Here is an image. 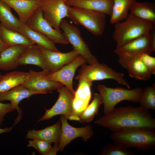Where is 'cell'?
Here are the masks:
<instances>
[{
  "label": "cell",
  "instance_id": "cell-1",
  "mask_svg": "<svg viewBox=\"0 0 155 155\" xmlns=\"http://www.w3.org/2000/svg\"><path fill=\"white\" fill-rule=\"evenodd\" d=\"M94 123L112 132L127 128L145 127L155 128V119L148 110L140 106L115 107Z\"/></svg>",
  "mask_w": 155,
  "mask_h": 155
},
{
  "label": "cell",
  "instance_id": "cell-2",
  "mask_svg": "<svg viewBox=\"0 0 155 155\" xmlns=\"http://www.w3.org/2000/svg\"><path fill=\"white\" fill-rule=\"evenodd\" d=\"M110 137L123 147L147 151L155 147V128L145 127L124 128L113 131Z\"/></svg>",
  "mask_w": 155,
  "mask_h": 155
},
{
  "label": "cell",
  "instance_id": "cell-3",
  "mask_svg": "<svg viewBox=\"0 0 155 155\" xmlns=\"http://www.w3.org/2000/svg\"><path fill=\"white\" fill-rule=\"evenodd\" d=\"M125 20L115 24L113 37L116 43V49L143 35L150 33L154 25L152 23L140 19L131 13Z\"/></svg>",
  "mask_w": 155,
  "mask_h": 155
},
{
  "label": "cell",
  "instance_id": "cell-4",
  "mask_svg": "<svg viewBox=\"0 0 155 155\" xmlns=\"http://www.w3.org/2000/svg\"><path fill=\"white\" fill-rule=\"evenodd\" d=\"M98 89L103 104L104 115L112 111L121 102L127 100L138 102L143 90L138 87L132 89L119 87L111 88L102 84L98 85Z\"/></svg>",
  "mask_w": 155,
  "mask_h": 155
},
{
  "label": "cell",
  "instance_id": "cell-5",
  "mask_svg": "<svg viewBox=\"0 0 155 155\" xmlns=\"http://www.w3.org/2000/svg\"><path fill=\"white\" fill-rule=\"evenodd\" d=\"M75 79H83L93 82L106 79L115 80L118 83L130 89V85L124 78L122 73L117 72L104 63L98 62L87 65L85 63L81 66Z\"/></svg>",
  "mask_w": 155,
  "mask_h": 155
},
{
  "label": "cell",
  "instance_id": "cell-6",
  "mask_svg": "<svg viewBox=\"0 0 155 155\" xmlns=\"http://www.w3.org/2000/svg\"><path fill=\"white\" fill-rule=\"evenodd\" d=\"M69 18L81 25L93 34L102 35L105 29L106 15L92 10L69 6Z\"/></svg>",
  "mask_w": 155,
  "mask_h": 155
},
{
  "label": "cell",
  "instance_id": "cell-7",
  "mask_svg": "<svg viewBox=\"0 0 155 155\" xmlns=\"http://www.w3.org/2000/svg\"><path fill=\"white\" fill-rule=\"evenodd\" d=\"M153 52L151 45L150 32L115 49L114 53L118 56L119 62L124 69L128 63L134 57L142 53L149 54Z\"/></svg>",
  "mask_w": 155,
  "mask_h": 155
},
{
  "label": "cell",
  "instance_id": "cell-8",
  "mask_svg": "<svg viewBox=\"0 0 155 155\" xmlns=\"http://www.w3.org/2000/svg\"><path fill=\"white\" fill-rule=\"evenodd\" d=\"M60 28L73 48V50L85 59L89 64L98 62L96 57L91 53L88 45L82 38L79 29L64 19L60 24Z\"/></svg>",
  "mask_w": 155,
  "mask_h": 155
},
{
  "label": "cell",
  "instance_id": "cell-9",
  "mask_svg": "<svg viewBox=\"0 0 155 155\" xmlns=\"http://www.w3.org/2000/svg\"><path fill=\"white\" fill-rule=\"evenodd\" d=\"M57 90L59 93L57 100L51 108L47 109L44 108L45 113L38 122L50 119L58 115H63L67 119L74 120L73 102L74 95L64 86Z\"/></svg>",
  "mask_w": 155,
  "mask_h": 155
},
{
  "label": "cell",
  "instance_id": "cell-10",
  "mask_svg": "<svg viewBox=\"0 0 155 155\" xmlns=\"http://www.w3.org/2000/svg\"><path fill=\"white\" fill-rule=\"evenodd\" d=\"M40 8L44 19L53 28L61 32L60 24L65 18H69V6L63 0H43Z\"/></svg>",
  "mask_w": 155,
  "mask_h": 155
},
{
  "label": "cell",
  "instance_id": "cell-11",
  "mask_svg": "<svg viewBox=\"0 0 155 155\" xmlns=\"http://www.w3.org/2000/svg\"><path fill=\"white\" fill-rule=\"evenodd\" d=\"M31 29L46 36L54 43L66 45L69 44L63 33L56 30L44 19L39 7L26 23Z\"/></svg>",
  "mask_w": 155,
  "mask_h": 155
},
{
  "label": "cell",
  "instance_id": "cell-12",
  "mask_svg": "<svg viewBox=\"0 0 155 155\" xmlns=\"http://www.w3.org/2000/svg\"><path fill=\"white\" fill-rule=\"evenodd\" d=\"M61 130L59 143V151H63L65 148L74 139L81 137L85 142L91 138L94 133L91 126L75 127L69 125L67 119L63 115L60 117Z\"/></svg>",
  "mask_w": 155,
  "mask_h": 155
},
{
  "label": "cell",
  "instance_id": "cell-13",
  "mask_svg": "<svg viewBox=\"0 0 155 155\" xmlns=\"http://www.w3.org/2000/svg\"><path fill=\"white\" fill-rule=\"evenodd\" d=\"M87 63L85 58L79 55L73 61L64 65L58 71L48 73L46 75L49 80L60 83L65 86L74 95L75 91L73 87V80L77 68Z\"/></svg>",
  "mask_w": 155,
  "mask_h": 155
},
{
  "label": "cell",
  "instance_id": "cell-14",
  "mask_svg": "<svg viewBox=\"0 0 155 155\" xmlns=\"http://www.w3.org/2000/svg\"><path fill=\"white\" fill-rule=\"evenodd\" d=\"M29 72L31 74L30 77L22 85L38 94L52 93L64 86L60 83L48 79L45 76L47 73L49 72L47 70L37 72L30 69Z\"/></svg>",
  "mask_w": 155,
  "mask_h": 155
},
{
  "label": "cell",
  "instance_id": "cell-15",
  "mask_svg": "<svg viewBox=\"0 0 155 155\" xmlns=\"http://www.w3.org/2000/svg\"><path fill=\"white\" fill-rule=\"evenodd\" d=\"M39 46L43 56L45 70L49 73L58 71L70 63L79 55L73 50L70 52L63 53Z\"/></svg>",
  "mask_w": 155,
  "mask_h": 155
},
{
  "label": "cell",
  "instance_id": "cell-16",
  "mask_svg": "<svg viewBox=\"0 0 155 155\" xmlns=\"http://www.w3.org/2000/svg\"><path fill=\"white\" fill-rule=\"evenodd\" d=\"M78 87L73 102L74 121H78L79 117L89 104L92 93V82L83 79L78 80Z\"/></svg>",
  "mask_w": 155,
  "mask_h": 155
},
{
  "label": "cell",
  "instance_id": "cell-17",
  "mask_svg": "<svg viewBox=\"0 0 155 155\" xmlns=\"http://www.w3.org/2000/svg\"><path fill=\"white\" fill-rule=\"evenodd\" d=\"M37 94H38L28 89L22 84L0 94V102L10 101L13 108L18 113V115L13 126L19 122L22 118V111L18 106L20 102L24 99L28 98L33 95Z\"/></svg>",
  "mask_w": 155,
  "mask_h": 155
},
{
  "label": "cell",
  "instance_id": "cell-18",
  "mask_svg": "<svg viewBox=\"0 0 155 155\" xmlns=\"http://www.w3.org/2000/svg\"><path fill=\"white\" fill-rule=\"evenodd\" d=\"M13 8L22 23L26 24L40 7L43 0H1Z\"/></svg>",
  "mask_w": 155,
  "mask_h": 155
},
{
  "label": "cell",
  "instance_id": "cell-19",
  "mask_svg": "<svg viewBox=\"0 0 155 155\" xmlns=\"http://www.w3.org/2000/svg\"><path fill=\"white\" fill-rule=\"evenodd\" d=\"M65 3L70 7L90 9L110 16L113 0H68Z\"/></svg>",
  "mask_w": 155,
  "mask_h": 155
},
{
  "label": "cell",
  "instance_id": "cell-20",
  "mask_svg": "<svg viewBox=\"0 0 155 155\" xmlns=\"http://www.w3.org/2000/svg\"><path fill=\"white\" fill-rule=\"evenodd\" d=\"M28 46L22 45L8 46L0 54V69L4 70L17 68L18 60L23 52Z\"/></svg>",
  "mask_w": 155,
  "mask_h": 155
},
{
  "label": "cell",
  "instance_id": "cell-21",
  "mask_svg": "<svg viewBox=\"0 0 155 155\" xmlns=\"http://www.w3.org/2000/svg\"><path fill=\"white\" fill-rule=\"evenodd\" d=\"M61 130L60 121L51 126L39 130L34 129L29 130L27 133V139H38L51 143H58Z\"/></svg>",
  "mask_w": 155,
  "mask_h": 155
},
{
  "label": "cell",
  "instance_id": "cell-22",
  "mask_svg": "<svg viewBox=\"0 0 155 155\" xmlns=\"http://www.w3.org/2000/svg\"><path fill=\"white\" fill-rule=\"evenodd\" d=\"M28 72L15 71L2 75L0 79V94L23 84L30 77Z\"/></svg>",
  "mask_w": 155,
  "mask_h": 155
},
{
  "label": "cell",
  "instance_id": "cell-23",
  "mask_svg": "<svg viewBox=\"0 0 155 155\" xmlns=\"http://www.w3.org/2000/svg\"><path fill=\"white\" fill-rule=\"evenodd\" d=\"M18 31L38 46L55 51H60L55 46V43L46 36L39 32L31 29L26 24L21 22Z\"/></svg>",
  "mask_w": 155,
  "mask_h": 155
},
{
  "label": "cell",
  "instance_id": "cell-24",
  "mask_svg": "<svg viewBox=\"0 0 155 155\" xmlns=\"http://www.w3.org/2000/svg\"><path fill=\"white\" fill-rule=\"evenodd\" d=\"M17 63L18 66L34 65L45 70L41 50L37 45L27 47L19 57Z\"/></svg>",
  "mask_w": 155,
  "mask_h": 155
},
{
  "label": "cell",
  "instance_id": "cell-25",
  "mask_svg": "<svg viewBox=\"0 0 155 155\" xmlns=\"http://www.w3.org/2000/svg\"><path fill=\"white\" fill-rule=\"evenodd\" d=\"M0 37L3 43L8 46L22 45L30 46L35 45L22 34L6 28L0 24Z\"/></svg>",
  "mask_w": 155,
  "mask_h": 155
},
{
  "label": "cell",
  "instance_id": "cell-26",
  "mask_svg": "<svg viewBox=\"0 0 155 155\" xmlns=\"http://www.w3.org/2000/svg\"><path fill=\"white\" fill-rule=\"evenodd\" d=\"M131 13L136 17L155 25V5L149 1L134 2L130 8Z\"/></svg>",
  "mask_w": 155,
  "mask_h": 155
},
{
  "label": "cell",
  "instance_id": "cell-27",
  "mask_svg": "<svg viewBox=\"0 0 155 155\" xmlns=\"http://www.w3.org/2000/svg\"><path fill=\"white\" fill-rule=\"evenodd\" d=\"M125 69L127 70L131 77L140 80H147L151 78L152 75L138 56L130 60Z\"/></svg>",
  "mask_w": 155,
  "mask_h": 155
},
{
  "label": "cell",
  "instance_id": "cell-28",
  "mask_svg": "<svg viewBox=\"0 0 155 155\" xmlns=\"http://www.w3.org/2000/svg\"><path fill=\"white\" fill-rule=\"evenodd\" d=\"M11 8L0 0V24L6 28L18 31L21 22L12 13Z\"/></svg>",
  "mask_w": 155,
  "mask_h": 155
},
{
  "label": "cell",
  "instance_id": "cell-29",
  "mask_svg": "<svg viewBox=\"0 0 155 155\" xmlns=\"http://www.w3.org/2000/svg\"><path fill=\"white\" fill-rule=\"evenodd\" d=\"M136 0H113L110 21L113 24L125 20L132 3Z\"/></svg>",
  "mask_w": 155,
  "mask_h": 155
},
{
  "label": "cell",
  "instance_id": "cell-30",
  "mask_svg": "<svg viewBox=\"0 0 155 155\" xmlns=\"http://www.w3.org/2000/svg\"><path fill=\"white\" fill-rule=\"evenodd\" d=\"M102 103V99L100 94L94 93L91 102L81 115L78 121L84 123L92 121L98 114L99 107Z\"/></svg>",
  "mask_w": 155,
  "mask_h": 155
},
{
  "label": "cell",
  "instance_id": "cell-31",
  "mask_svg": "<svg viewBox=\"0 0 155 155\" xmlns=\"http://www.w3.org/2000/svg\"><path fill=\"white\" fill-rule=\"evenodd\" d=\"M140 106L148 110H155V86L147 87L143 89L138 102Z\"/></svg>",
  "mask_w": 155,
  "mask_h": 155
},
{
  "label": "cell",
  "instance_id": "cell-32",
  "mask_svg": "<svg viewBox=\"0 0 155 155\" xmlns=\"http://www.w3.org/2000/svg\"><path fill=\"white\" fill-rule=\"evenodd\" d=\"M101 155H134V153L128 148L114 143L104 146L100 152Z\"/></svg>",
  "mask_w": 155,
  "mask_h": 155
},
{
  "label": "cell",
  "instance_id": "cell-33",
  "mask_svg": "<svg viewBox=\"0 0 155 155\" xmlns=\"http://www.w3.org/2000/svg\"><path fill=\"white\" fill-rule=\"evenodd\" d=\"M28 142V147L34 148L41 155H47L52 147L51 143L40 140L32 139Z\"/></svg>",
  "mask_w": 155,
  "mask_h": 155
},
{
  "label": "cell",
  "instance_id": "cell-34",
  "mask_svg": "<svg viewBox=\"0 0 155 155\" xmlns=\"http://www.w3.org/2000/svg\"><path fill=\"white\" fill-rule=\"evenodd\" d=\"M147 67L152 74H155V57L147 53H143L138 55Z\"/></svg>",
  "mask_w": 155,
  "mask_h": 155
},
{
  "label": "cell",
  "instance_id": "cell-35",
  "mask_svg": "<svg viewBox=\"0 0 155 155\" xmlns=\"http://www.w3.org/2000/svg\"><path fill=\"white\" fill-rule=\"evenodd\" d=\"M15 110L10 103H4L0 102V125L4 121V117L8 113Z\"/></svg>",
  "mask_w": 155,
  "mask_h": 155
},
{
  "label": "cell",
  "instance_id": "cell-36",
  "mask_svg": "<svg viewBox=\"0 0 155 155\" xmlns=\"http://www.w3.org/2000/svg\"><path fill=\"white\" fill-rule=\"evenodd\" d=\"M151 42L153 52H155V27H153L150 32Z\"/></svg>",
  "mask_w": 155,
  "mask_h": 155
},
{
  "label": "cell",
  "instance_id": "cell-37",
  "mask_svg": "<svg viewBox=\"0 0 155 155\" xmlns=\"http://www.w3.org/2000/svg\"><path fill=\"white\" fill-rule=\"evenodd\" d=\"M59 151V143L55 144L53 147L49 152L47 155H56L58 152Z\"/></svg>",
  "mask_w": 155,
  "mask_h": 155
},
{
  "label": "cell",
  "instance_id": "cell-38",
  "mask_svg": "<svg viewBox=\"0 0 155 155\" xmlns=\"http://www.w3.org/2000/svg\"><path fill=\"white\" fill-rule=\"evenodd\" d=\"M13 126L10 127H7L5 128H0V134L3 133L9 132L12 129Z\"/></svg>",
  "mask_w": 155,
  "mask_h": 155
},
{
  "label": "cell",
  "instance_id": "cell-39",
  "mask_svg": "<svg viewBox=\"0 0 155 155\" xmlns=\"http://www.w3.org/2000/svg\"><path fill=\"white\" fill-rule=\"evenodd\" d=\"M8 46L6 45L3 43L0 37V54L4 49Z\"/></svg>",
  "mask_w": 155,
  "mask_h": 155
},
{
  "label": "cell",
  "instance_id": "cell-40",
  "mask_svg": "<svg viewBox=\"0 0 155 155\" xmlns=\"http://www.w3.org/2000/svg\"><path fill=\"white\" fill-rule=\"evenodd\" d=\"M1 75H2L1 74V72H0V79L1 77Z\"/></svg>",
  "mask_w": 155,
  "mask_h": 155
},
{
  "label": "cell",
  "instance_id": "cell-41",
  "mask_svg": "<svg viewBox=\"0 0 155 155\" xmlns=\"http://www.w3.org/2000/svg\"><path fill=\"white\" fill-rule=\"evenodd\" d=\"M65 2H66V1H68V0H63Z\"/></svg>",
  "mask_w": 155,
  "mask_h": 155
}]
</instances>
